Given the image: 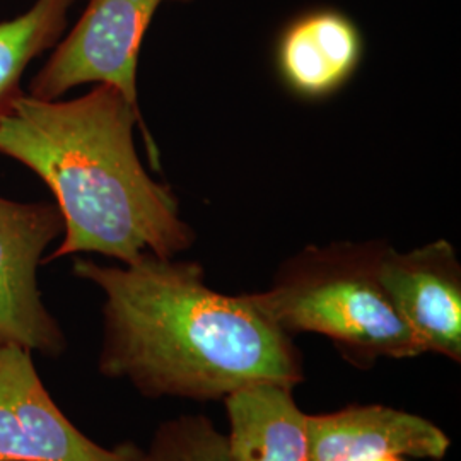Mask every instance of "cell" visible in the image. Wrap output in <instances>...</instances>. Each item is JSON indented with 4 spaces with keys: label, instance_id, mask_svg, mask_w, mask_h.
<instances>
[{
    "label": "cell",
    "instance_id": "7",
    "mask_svg": "<svg viewBox=\"0 0 461 461\" xmlns=\"http://www.w3.org/2000/svg\"><path fill=\"white\" fill-rule=\"evenodd\" d=\"M379 279L422 354L461 363V264L447 240L411 251L388 245Z\"/></svg>",
    "mask_w": 461,
    "mask_h": 461
},
{
    "label": "cell",
    "instance_id": "8",
    "mask_svg": "<svg viewBox=\"0 0 461 461\" xmlns=\"http://www.w3.org/2000/svg\"><path fill=\"white\" fill-rule=\"evenodd\" d=\"M312 461L443 460L451 441L429 419L386 405L308 415Z\"/></svg>",
    "mask_w": 461,
    "mask_h": 461
},
{
    "label": "cell",
    "instance_id": "6",
    "mask_svg": "<svg viewBox=\"0 0 461 461\" xmlns=\"http://www.w3.org/2000/svg\"><path fill=\"white\" fill-rule=\"evenodd\" d=\"M137 451L91 441L51 400L32 350L0 342V461H133Z\"/></svg>",
    "mask_w": 461,
    "mask_h": 461
},
{
    "label": "cell",
    "instance_id": "11",
    "mask_svg": "<svg viewBox=\"0 0 461 461\" xmlns=\"http://www.w3.org/2000/svg\"><path fill=\"white\" fill-rule=\"evenodd\" d=\"M74 0H36L21 16L0 23V116L23 93L21 79L36 57L66 34Z\"/></svg>",
    "mask_w": 461,
    "mask_h": 461
},
{
    "label": "cell",
    "instance_id": "9",
    "mask_svg": "<svg viewBox=\"0 0 461 461\" xmlns=\"http://www.w3.org/2000/svg\"><path fill=\"white\" fill-rule=\"evenodd\" d=\"M364 36L356 21L335 7H314L293 17L276 43L282 83L301 99L337 95L363 64Z\"/></svg>",
    "mask_w": 461,
    "mask_h": 461
},
{
    "label": "cell",
    "instance_id": "13",
    "mask_svg": "<svg viewBox=\"0 0 461 461\" xmlns=\"http://www.w3.org/2000/svg\"><path fill=\"white\" fill-rule=\"evenodd\" d=\"M376 461H405V458H402V456H388V458H383V460Z\"/></svg>",
    "mask_w": 461,
    "mask_h": 461
},
{
    "label": "cell",
    "instance_id": "12",
    "mask_svg": "<svg viewBox=\"0 0 461 461\" xmlns=\"http://www.w3.org/2000/svg\"><path fill=\"white\" fill-rule=\"evenodd\" d=\"M133 461H232L226 436L205 415H182L163 422Z\"/></svg>",
    "mask_w": 461,
    "mask_h": 461
},
{
    "label": "cell",
    "instance_id": "10",
    "mask_svg": "<svg viewBox=\"0 0 461 461\" xmlns=\"http://www.w3.org/2000/svg\"><path fill=\"white\" fill-rule=\"evenodd\" d=\"M293 390L260 381L224 398L230 460L312 461L308 413L299 409Z\"/></svg>",
    "mask_w": 461,
    "mask_h": 461
},
{
    "label": "cell",
    "instance_id": "3",
    "mask_svg": "<svg viewBox=\"0 0 461 461\" xmlns=\"http://www.w3.org/2000/svg\"><path fill=\"white\" fill-rule=\"evenodd\" d=\"M388 245L384 240L310 245L280 265L268 289L249 296L285 333L323 335L354 367L412 359L422 352L379 279Z\"/></svg>",
    "mask_w": 461,
    "mask_h": 461
},
{
    "label": "cell",
    "instance_id": "5",
    "mask_svg": "<svg viewBox=\"0 0 461 461\" xmlns=\"http://www.w3.org/2000/svg\"><path fill=\"white\" fill-rule=\"evenodd\" d=\"M62 234L64 219L55 203L0 197V342L45 356L66 350V337L36 282L43 253Z\"/></svg>",
    "mask_w": 461,
    "mask_h": 461
},
{
    "label": "cell",
    "instance_id": "2",
    "mask_svg": "<svg viewBox=\"0 0 461 461\" xmlns=\"http://www.w3.org/2000/svg\"><path fill=\"white\" fill-rule=\"evenodd\" d=\"M140 127L149 159L159 149L142 113L106 84L70 101L21 93L0 116V154L45 182L64 219L59 248L41 264L77 253H99L123 265L152 253L175 258L195 243L180 200L156 182L135 149Z\"/></svg>",
    "mask_w": 461,
    "mask_h": 461
},
{
    "label": "cell",
    "instance_id": "1",
    "mask_svg": "<svg viewBox=\"0 0 461 461\" xmlns=\"http://www.w3.org/2000/svg\"><path fill=\"white\" fill-rule=\"evenodd\" d=\"M74 274L104 294L101 375L127 379L142 395L209 402L251 383L304 381L294 337L249 294L212 289L198 262L152 253L122 267L77 258Z\"/></svg>",
    "mask_w": 461,
    "mask_h": 461
},
{
    "label": "cell",
    "instance_id": "4",
    "mask_svg": "<svg viewBox=\"0 0 461 461\" xmlns=\"http://www.w3.org/2000/svg\"><path fill=\"white\" fill-rule=\"evenodd\" d=\"M165 2L192 0H89L83 14L30 83V96L53 101L81 84L118 89L140 112L137 67L142 41Z\"/></svg>",
    "mask_w": 461,
    "mask_h": 461
}]
</instances>
